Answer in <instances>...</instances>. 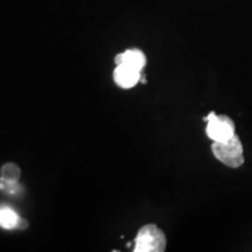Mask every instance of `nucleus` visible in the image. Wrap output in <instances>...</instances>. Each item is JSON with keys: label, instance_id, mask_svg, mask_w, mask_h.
I'll use <instances>...</instances> for the list:
<instances>
[{"label": "nucleus", "instance_id": "f257e3e1", "mask_svg": "<svg viewBox=\"0 0 252 252\" xmlns=\"http://www.w3.org/2000/svg\"><path fill=\"white\" fill-rule=\"evenodd\" d=\"M212 151L219 161L230 168H238L245 161L243 145L237 134L225 141H213Z\"/></svg>", "mask_w": 252, "mask_h": 252}, {"label": "nucleus", "instance_id": "f03ea898", "mask_svg": "<svg viewBox=\"0 0 252 252\" xmlns=\"http://www.w3.org/2000/svg\"><path fill=\"white\" fill-rule=\"evenodd\" d=\"M166 249V236L154 224L144 225L135 238V252H162Z\"/></svg>", "mask_w": 252, "mask_h": 252}, {"label": "nucleus", "instance_id": "7ed1b4c3", "mask_svg": "<svg viewBox=\"0 0 252 252\" xmlns=\"http://www.w3.org/2000/svg\"><path fill=\"white\" fill-rule=\"evenodd\" d=\"M204 121L207 122L206 133L213 141H225L236 134L235 123L228 116L210 112Z\"/></svg>", "mask_w": 252, "mask_h": 252}, {"label": "nucleus", "instance_id": "20e7f679", "mask_svg": "<svg viewBox=\"0 0 252 252\" xmlns=\"http://www.w3.org/2000/svg\"><path fill=\"white\" fill-rule=\"evenodd\" d=\"M140 71L137 69L127 67L125 64H119L113 72V80L116 84L124 89L133 88L140 81Z\"/></svg>", "mask_w": 252, "mask_h": 252}, {"label": "nucleus", "instance_id": "39448f33", "mask_svg": "<svg viewBox=\"0 0 252 252\" xmlns=\"http://www.w3.org/2000/svg\"><path fill=\"white\" fill-rule=\"evenodd\" d=\"M115 62L117 65L125 64L141 71L146 64V56L139 49H128L116 56Z\"/></svg>", "mask_w": 252, "mask_h": 252}, {"label": "nucleus", "instance_id": "423d86ee", "mask_svg": "<svg viewBox=\"0 0 252 252\" xmlns=\"http://www.w3.org/2000/svg\"><path fill=\"white\" fill-rule=\"evenodd\" d=\"M20 219L13 209L8 207L0 208V226L4 229H14L20 224Z\"/></svg>", "mask_w": 252, "mask_h": 252}, {"label": "nucleus", "instance_id": "0eeeda50", "mask_svg": "<svg viewBox=\"0 0 252 252\" xmlns=\"http://www.w3.org/2000/svg\"><path fill=\"white\" fill-rule=\"evenodd\" d=\"M20 168L15 163L8 162L1 168V180L4 184H15L20 178Z\"/></svg>", "mask_w": 252, "mask_h": 252}]
</instances>
